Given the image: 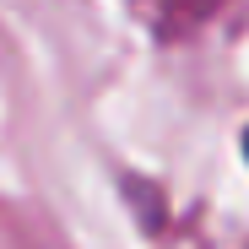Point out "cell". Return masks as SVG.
<instances>
[{
  "label": "cell",
  "mask_w": 249,
  "mask_h": 249,
  "mask_svg": "<svg viewBox=\"0 0 249 249\" xmlns=\"http://www.w3.org/2000/svg\"><path fill=\"white\" fill-rule=\"evenodd\" d=\"M244 152H249V136H244Z\"/></svg>",
  "instance_id": "obj_1"
}]
</instances>
